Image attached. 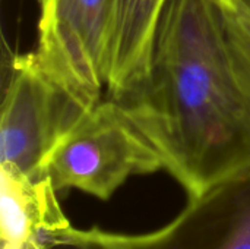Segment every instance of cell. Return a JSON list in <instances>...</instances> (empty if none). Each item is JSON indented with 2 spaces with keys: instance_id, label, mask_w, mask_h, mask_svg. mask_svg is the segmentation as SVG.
Returning <instances> with one entry per match:
<instances>
[{
  "instance_id": "obj_1",
  "label": "cell",
  "mask_w": 250,
  "mask_h": 249,
  "mask_svg": "<svg viewBox=\"0 0 250 249\" xmlns=\"http://www.w3.org/2000/svg\"><path fill=\"white\" fill-rule=\"evenodd\" d=\"M116 101L189 198L250 167V100L215 0H167L144 81Z\"/></svg>"
},
{
  "instance_id": "obj_2",
  "label": "cell",
  "mask_w": 250,
  "mask_h": 249,
  "mask_svg": "<svg viewBox=\"0 0 250 249\" xmlns=\"http://www.w3.org/2000/svg\"><path fill=\"white\" fill-rule=\"evenodd\" d=\"M163 161L154 145L114 98H101L56 141L42 173L57 189H78L107 201L130 178L155 173Z\"/></svg>"
},
{
  "instance_id": "obj_3",
  "label": "cell",
  "mask_w": 250,
  "mask_h": 249,
  "mask_svg": "<svg viewBox=\"0 0 250 249\" xmlns=\"http://www.w3.org/2000/svg\"><path fill=\"white\" fill-rule=\"evenodd\" d=\"M44 241L62 249H250V167L189 198L161 229L116 233L70 225Z\"/></svg>"
},
{
  "instance_id": "obj_4",
  "label": "cell",
  "mask_w": 250,
  "mask_h": 249,
  "mask_svg": "<svg viewBox=\"0 0 250 249\" xmlns=\"http://www.w3.org/2000/svg\"><path fill=\"white\" fill-rule=\"evenodd\" d=\"M35 56L44 70L82 107L107 88L113 0H40Z\"/></svg>"
},
{
  "instance_id": "obj_5",
  "label": "cell",
  "mask_w": 250,
  "mask_h": 249,
  "mask_svg": "<svg viewBox=\"0 0 250 249\" xmlns=\"http://www.w3.org/2000/svg\"><path fill=\"white\" fill-rule=\"evenodd\" d=\"M85 110L44 70L34 51L13 56L1 104L0 164L44 175L50 150Z\"/></svg>"
},
{
  "instance_id": "obj_6",
  "label": "cell",
  "mask_w": 250,
  "mask_h": 249,
  "mask_svg": "<svg viewBox=\"0 0 250 249\" xmlns=\"http://www.w3.org/2000/svg\"><path fill=\"white\" fill-rule=\"evenodd\" d=\"M166 3L167 0H113L105 88L110 98L120 100L144 81Z\"/></svg>"
},
{
  "instance_id": "obj_7",
  "label": "cell",
  "mask_w": 250,
  "mask_h": 249,
  "mask_svg": "<svg viewBox=\"0 0 250 249\" xmlns=\"http://www.w3.org/2000/svg\"><path fill=\"white\" fill-rule=\"evenodd\" d=\"M67 226L70 222L47 175H28L0 164L1 242L23 244L45 239Z\"/></svg>"
},
{
  "instance_id": "obj_8",
  "label": "cell",
  "mask_w": 250,
  "mask_h": 249,
  "mask_svg": "<svg viewBox=\"0 0 250 249\" xmlns=\"http://www.w3.org/2000/svg\"><path fill=\"white\" fill-rule=\"evenodd\" d=\"M236 75L250 100V6L245 0H215Z\"/></svg>"
},
{
  "instance_id": "obj_9",
  "label": "cell",
  "mask_w": 250,
  "mask_h": 249,
  "mask_svg": "<svg viewBox=\"0 0 250 249\" xmlns=\"http://www.w3.org/2000/svg\"><path fill=\"white\" fill-rule=\"evenodd\" d=\"M1 249H54L48 242L41 239H34L23 244H6L1 242Z\"/></svg>"
},
{
  "instance_id": "obj_10",
  "label": "cell",
  "mask_w": 250,
  "mask_h": 249,
  "mask_svg": "<svg viewBox=\"0 0 250 249\" xmlns=\"http://www.w3.org/2000/svg\"><path fill=\"white\" fill-rule=\"evenodd\" d=\"M245 1H246V4H248V6H250V0H245Z\"/></svg>"
}]
</instances>
